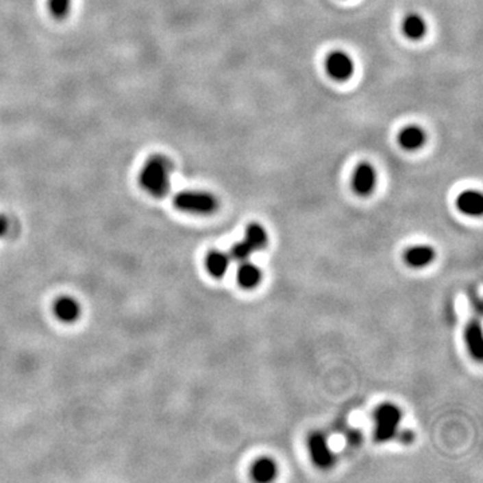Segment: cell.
<instances>
[{
    "label": "cell",
    "instance_id": "obj_1",
    "mask_svg": "<svg viewBox=\"0 0 483 483\" xmlns=\"http://www.w3.org/2000/svg\"><path fill=\"white\" fill-rule=\"evenodd\" d=\"M172 172L173 162L169 158L153 155L145 161L138 176V183L151 196L161 199L169 191Z\"/></svg>",
    "mask_w": 483,
    "mask_h": 483
},
{
    "label": "cell",
    "instance_id": "obj_2",
    "mask_svg": "<svg viewBox=\"0 0 483 483\" xmlns=\"http://www.w3.org/2000/svg\"><path fill=\"white\" fill-rule=\"evenodd\" d=\"M401 411L393 403H383L375 411V441L379 443L389 442L396 438L397 431L400 430L401 423Z\"/></svg>",
    "mask_w": 483,
    "mask_h": 483
},
{
    "label": "cell",
    "instance_id": "obj_3",
    "mask_svg": "<svg viewBox=\"0 0 483 483\" xmlns=\"http://www.w3.org/2000/svg\"><path fill=\"white\" fill-rule=\"evenodd\" d=\"M267 242L269 235L264 227L259 223H250L246 227L243 240L232 246L230 258L236 262L249 260L254 253L263 250L267 246Z\"/></svg>",
    "mask_w": 483,
    "mask_h": 483
},
{
    "label": "cell",
    "instance_id": "obj_4",
    "mask_svg": "<svg viewBox=\"0 0 483 483\" xmlns=\"http://www.w3.org/2000/svg\"><path fill=\"white\" fill-rule=\"evenodd\" d=\"M175 207L187 214L210 215L214 214L218 207V199L210 193L204 191H183L175 196Z\"/></svg>",
    "mask_w": 483,
    "mask_h": 483
},
{
    "label": "cell",
    "instance_id": "obj_5",
    "mask_svg": "<svg viewBox=\"0 0 483 483\" xmlns=\"http://www.w3.org/2000/svg\"><path fill=\"white\" fill-rule=\"evenodd\" d=\"M308 450L312 462L320 469H330L336 463L334 452L321 432H313L308 438Z\"/></svg>",
    "mask_w": 483,
    "mask_h": 483
},
{
    "label": "cell",
    "instance_id": "obj_6",
    "mask_svg": "<svg viewBox=\"0 0 483 483\" xmlns=\"http://www.w3.org/2000/svg\"><path fill=\"white\" fill-rule=\"evenodd\" d=\"M326 71L330 78L336 81H347L352 77L354 70V61L352 58L344 53V51H333L327 55L326 62H325Z\"/></svg>",
    "mask_w": 483,
    "mask_h": 483
},
{
    "label": "cell",
    "instance_id": "obj_7",
    "mask_svg": "<svg viewBox=\"0 0 483 483\" xmlns=\"http://www.w3.org/2000/svg\"><path fill=\"white\" fill-rule=\"evenodd\" d=\"M376 180H377V176H376L375 168L368 162H362L357 165V168L354 169V176H352V188L354 193L360 196H368L375 190Z\"/></svg>",
    "mask_w": 483,
    "mask_h": 483
},
{
    "label": "cell",
    "instance_id": "obj_8",
    "mask_svg": "<svg viewBox=\"0 0 483 483\" xmlns=\"http://www.w3.org/2000/svg\"><path fill=\"white\" fill-rule=\"evenodd\" d=\"M458 210L467 216H481L483 212V196L480 191L467 190L456 199Z\"/></svg>",
    "mask_w": 483,
    "mask_h": 483
},
{
    "label": "cell",
    "instance_id": "obj_9",
    "mask_svg": "<svg viewBox=\"0 0 483 483\" xmlns=\"http://www.w3.org/2000/svg\"><path fill=\"white\" fill-rule=\"evenodd\" d=\"M465 341L470 356L477 361H482L483 336L482 326L480 322L471 321L467 325L465 330Z\"/></svg>",
    "mask_w": 483,
    "mask_h": 483
},
{
    "label": "cell",
    "instance_id": "obj_10",
    "mask_svg": "<svg viewBox=\"0 0 483 483\" xmlns=\"http://www.w3.org/2000/svg\"><path fill=\"white\" fill-rule=\"evenodd\" d=\"M240 263L242 264H240V267H239V270L236 273L238 285L242 289H256L262 282V271H260V269L256 266L254 263L249 262V260H245V262H240Z\"/></svg>",
    "mask_w": 483,
    "mask_h": 483
},
{
    "label": "cell",
    "instance_id": "obj_11",
    "mask_svg": "<svg viewBox=\"0 0 483 483\" xmlns=\"http://www.w3.org/2000/svg\"><path fill=\"white\" fill-rule=\"evenodd\" d=\"M404 262L412 269H423L435 260V250L431 246H414L404 253Z\"/></svg>",
    "mask_w": 483,
    "mask_h": 483
},
{
    "label": "cell",
    "instance_id": "obj_12",
    "mask_svg": "<svg viewBox=\"0 0 483 483\" xmlns=\"http://www.w3.org/2000/svg\"><path fill=\"white\" fill-rule=\"evenodd\" d=\"M277 474H278V466L269 456L259 458L254 462V465L251 466V478L256 482H271V481L275 480Z\"/></svg>",
    "mask_w": 483,
    "mask_h": 483
},
{
    "label": "cell",
    "instance_id": "obj_13",
    "mask_svg": "<svg viewBox=\"0 0 483 483\" xmlns=\"http://www.w3.org/2000/svg\"><path fill=\"white\" fill-rule=\"evenodd\" d=\"M54 313L61 321L74 322L81 314L79 304L71 297H61L54 304Z\"/></svg>",
    "mask_w": 483,
    "mask_h": 483
},
{
    "label": "cell",
    "instance_id": "obj_14",
    "mask_svg": "<svg viewBox=\"0 0 483 483\" xmlns=\"http://www.w3.org/2000/svg\"><path fill=\"white\" fill-rule=\"evenodd\" d=\"M397 140L406 151H417L425 143V132L418 125H410L399 133Z\"/></svg>",
    "mask_w": 483,
    "mask_h": 483
},
{
    "label": "cell",
    "instance_id": "obj_15",
    "mask_svg": "<svg viewBox=\"0 0 483 483\" xmlns=\"http://www.w3.org/2000/svg\"><path fill=\"white\" fill-rule=\"evenodd\" d=\"M231 258L223 251L214 250L206 258V269L214 278H223L230 269Z\"/></svg>",
    "mask_w": 483,
    "mask_h": 483
},
{
    "label": "cell",
    "instance_id": "obj_16",
    "mask_svg": "<svg viewBox=\"0 0 483 483\" xmlns=\"http://www.w3.org/2000/svg\"><path fill=\"white\" fill-rule=\"evenodd\" d=\"M427 32V25L424 19L418 14L408 15L403 22V32L411 40L421 39Z\"/></svg>",
    "mask_w": 483,
    "mask_h": 483
},
{
    "label": "cell",
    "instance_id": "obj_17",
    "mask_svg": "<svg viewBox=\"0 0 483 483\" xmlns=\"http://www.w3.org/2000/svg\"><path fill=\"white\" fill-rule=\"evenodd\" d=\"M71 0H49V11L57 21H64L70 15Z\"/></svg>",
    "mask_w": 483,
    "mask_h": 483
},
{
    "label": "cell",
    "instance_id": "obj_18",
    "mask_svg": "<svg viewBox=\"0 0 483 483\" xmlns=\"http://www.w3.org/2000/svg\"><path fill=\"white\" fill-rule=\"evenodd\" d=\"M396 438L399 439V442H401L404 445H410V443L414 442L415 435H414V432L411 430H403V431L399 430L397 434H396Z\"/></svg>",
    "mask_w": 483,
    "mask_h": 483
},
{
    "label": "cell",
    "instance_id": "obj_19",
    "mask_svg": "<svg viewBox=\"0 0 483 483\" xmlns=\"http://www.w3.org/2000/svg\"><path fill=\"white\" fill-rule=\"evenodd\" d=\"M8 231V221L5 216L0 215V238Z\"/></svg>",
    "mask_w": 483,
    "mask_h": 483
}]
</instances>
